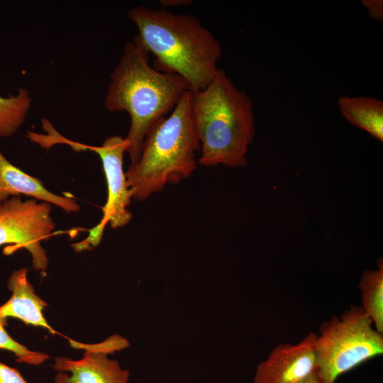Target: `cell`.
<instances>
[{
    "mask_svg": "<svg viewBox=\"0 0 383 383\" xmlns=\"http://www.w3.org/2000/svg\"><path fill=\"white\" fill-rule=\"evenodd\" d=\"M128 17L138 29L133 40L155 57L153 67L180 76L190 91L206 88L218 72L221 43L196 17L143 5Z\"/></svg>",
    "mask_w": 383,
    "mask_h": 383,
    "instance_id": "cell-1",
    "label": "cell"
},
{
    "mask_svg": "<svg viewBox=\"0 0 383 383\" xmlns=\"http://www.w3.org/2000/svg\"><path fill=\"white\" fill-rule=\"evenodd\" d=\"M149 60V53L141 45L134 40L127 43L111 74L104 99L109 111H126L130 116L131 126L125 139L131 165L138 160L150 130L170 113L189 90L182 77L157 71Z\"/></svg>",
    "mask_w": 383,
    "mask_h": 383,
    "instance_id": "cell-2",
    "label": "cell"
},
{
    "mask_svg": "<svg viewBox=\"0 0 383 383\" xmlns=\"http://www.w3.org/2000/svg\"><path fill=\"white\" fill-rule=\"evenodd\" d=\"M191 111L200 145L198 163L239 167L255 135L253 104L220 69L204 89L191 91Z\"/></svg>",
    "mask_w": 383,
    "mask_h": 383,
    "instance_id": "cell-3",
    "label": "cell"
},
{
    "mask_svg": "<svg viewBox=\"0 0 383 383\" xmlns=\"http://www.w3.org/2000/svg\"><path fill=\"white\" fill-rule=\"evenodd\" d=\"M199 141L191 111V91L184 93L168 116L148 133L138 160L126 172L133 199L144 201L189 177L197 167Z\"/></svg>",
    "mask_w": 383,
    "mask_h": 383,
    "instance_id": "cell-4",
    "label": "cell"
},
{
    "mask_svg": "<svg viewBox=\"0 0 383 383\" xmlns=\"http://www.w3.org/2000/svg\"><path fill=\"white\" fill-rule=\"evenodd\" d=\"M316 372L322 383L383 353V335L362 306L352 305L340 317L323 322L316 339Z\"/></svg>",
    "mask_w": 383,
    "mask_h": 383,
    "instance_id": "cell-5",
    "label": "cell"
},
{
    "mask_svg": "<svg viewBox=\"0 0 383 383\" xmlns=\"http://www.w3.org/2000/svg\"><path fill=\"white\" fill-rule=\"evenodd\" d=\"M51 210V204L33 198L23 201L21 196H11L1 202L0 246L11 245L5 254L26 249L32 257L33 268L45 271L48 257L40 243L52 235L56 228Z\"/></svg>",
    "mask_w": 383,
    "mask_h": 383,
    "instance_id": "cell-6",
    "label": "cell"
},
{
    "mask_svg": "<svg viewBox=\"0 0 383 383\" xmlns=\"http://www.w3.org/2000/svg\"><path fill=\"white\" fill-rule=\"evenodd\" d=\"M76 146L79 150L89 149L99 155L107 184V200L102 208L103 216L100 222L89 230V236L84 240L72 245L76 252H81L100 243L107 223L111 228L116 229L131 221L133 214L127 207L133 199V194L123 167V154L127 147L125 138L113 135L107 138L101 146Z\"/></svg>",
    "mask_w": 383,
    "mask_h": 383,
    "instance_id": "cell-7",
    "label": "cell"
},
{
    "mask_svg": "<svg viewBox=\"0 0 383 383\" xmlns=\"http://www.w3.org/2000/svg\"><path fill=\"white\" fill-rule=\"evenodd\" d=\"M85 352L82 358L57 357L53 368L57 372L55 383H128L130 372L108 355L129 346L128 340L118 334L92 345L75 342Z\"/></svg>",
    "mask_w": 383,
    "mask_h": 383,
    "instance_id": "cell-8",
    "label": "cell"
},
{
    "mask_svg": "<svg viewBox=\"0 0 383 383\" xmlns=\"http://www.w3.org/2000/svg\"><path fill=\"white\" fill-rule=\"evenodd\" d=\"M310 333L296 344L277 345L255 370L252 383H297L316 370V339Z\"/></svg>",
    "mask_w": 383,
    "mask_h": 383,
    "instance_id": "cell-9",
    "label": "cell"
},
{
    "mask_svg": "<svg viewBox=\"0 0 383 383\" xmlns=\"http://www.w3.org/2000/svg\"><path fill=\"white\" fill-rule=\"evenodd\" d=\"M21 194L54 204L67 213L80 210V206L74 199L52 193L38 178L11 164L0 150V204Z\"/></svg>",
    "mask_w": 383,
    "mask_h": 383,
    "instance_id": "cell-10",
    "label": "cell"
},
{
    "mask_svg": "<svg viewBox=\"0 0 383 383\" xmlns=\"http://www.w3.org/2000/svg\"><path fill=\"white\" fill-rule=\"evenodd\" d=\"M27 274V268L12 272L7 283V287L12 294L0 306V317L18 318L26 324L43 327L51 334H55L56 331L48 324L43 315V310L48 304L35 293Z\"/></svg>",
    "mask_w": 383,
    "mask_h": 383,
    "instance_id": "cell-11",
    "label": "cell"
},
{
    "mask_svg": "<svg viewBox=\"0 0 383 383\" xmlns=\"http://www.w3.org/2000/svg\"><path fill=\"white\" fill-rule=\"evenodd\" d=\"M337 104L342 116L353 126L383 140V101L370 96H342Z\"/></svg>",
    "mask_w": 383,
    "mask_h": 383,
    "instance_id": "cell-12",
    "label": "cell"
},
{
    "mask_svg": "<svg viewBox=\"0 0 383 383\" xmlns=\"http://www.w3.org/2000/svg\"><path fill=\"white\" fill-rule=\"evenodd\" d=\"M362 307L372 321L374 328L383 333V262L377 261V270H367L358 284Z\"/></svg>",
    "mask_w": 383,
    "mask_h": 383,
    "instance_id": "cell-13",
    "label": "cell"
},
{
    "mask_svg": "<svg viewBox=\"0 0 383 383\" xmlns=\"http://www.w3.org/2000/svg\"><path fill=\"white\" fill-rule=\"evenodd\" d=\"M31 97L26 88H21L15 96H0V138L14 134L23 123L30 108Z\"/></svg>",
    "mask_w": 383,
    "mask_h": 383,
    "instance_id": "cell-14",
    "label": "cell"
},
{
    "mask_svg": "<svg viewBox=\"0 0 383 383\" xmlns=\"http://www.w3.org/2000/svg\"><path fill=\"white\" fill-rule=\"evenodd\" d=\"M6 322V318L0 317V349L13 353L17 362L30 365H40L50 357L45 353L29 350L12 338L5 329Z\"/></svg>",
    "mask_w": 383,
    "mask_h": 383,
    "instance_id": "cell-15",
    "label": "cell"
},
{
    "mask_svg": "<svg viewBox=\"0 0 383 383\" xmlns=\"http://www.w3.org/2000/svg\"><path fill=\"white\" fill-rule=\"evenodd\" d=\"M0 383H28L16 369L0 362Z\"/></svg>",
    "mask_w": 383,
    "mask_h": 383,
    "instance_id": "cell-16",
    "label": "cell"
},
{
    "mask_svg": "<svg viewBox=\"0 0 383 383\" xmlns=\"http://www.w3.org/2000/svg\"><path fill=\"white\" fill-rule=\"evenodd\" d=\"M362 4L367 10L368 15L373 19L382 22L383 20L382 0H362Z\"/></svg>",
    "mask_w": 383,
    "mask_h": 383,
    "instance_id": "cell-17",
    "label": "cell"
},
{
    "mask_svg": "<svg viewBox=\"0 0 383 383\" xmlns=\"http://www.w3.org/2000/svg\"><path fill=\"white\" fill-rule=\"evenodd\" d=\"M160 4L162 8L174 7L179 6H187L192 3L191 0H160Z\"/></svg>",
    "mask_w": 383,
    "mask_h": 383,
    "instance_id": "cell-18",
    "label": "cell"
},
{
    "mask_svg": "<svg viewBox=\"0 0 383 383\" xmlns=\"http://www.w3.org/2000/svg\"><path fill=\"white\" fill-rule=\"evenodd\" d=\"M297 383H322L319 377L318 376L316 370L310 375L301 380Z\"/></svg>",
    "mask_w": 383,
    "mask_h": 383,
    "instance_id": "cell-19",
    "label": "cell"
}]
</instances>
